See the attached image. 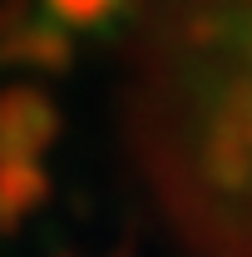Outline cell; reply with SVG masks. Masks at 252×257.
Wrapping results in <instances>:
<instances>
[{"instance_id": "1", "label": "cell", "mask_w": 252, "mask_h": 257, "mask_svg": "<svg viewBox=\"0 0 252 257\" xmlns=\"http://www.w3.org/2000/svg\"><path fill=\"white\" fill-rule=\"evenodd\" d=\"M129 139L198 257H252V0H139Z\"/></svg>"}]
</instances>
